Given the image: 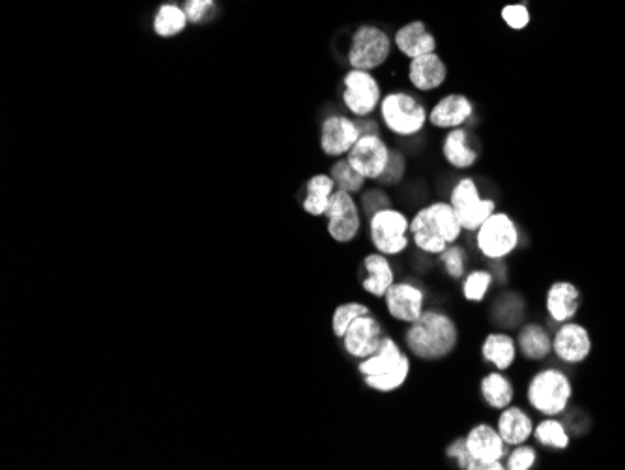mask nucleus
Returning <instances> with one entry per match:
<instances>
[{
  "instance_id": "nucleus-1",
  "label": "nucleus",
  "mask_w": 625,
  "mask_h": 470,
  "mask_svg": "<svg viewBox=\"0 0 625 470\" xmlns=\"http://www.w3.org/2000/svg\"><path fill=\"white\" fill-rule=\"evenodd\" d=\"M401 339L412 360L438 364L457 353L461 345V328L446 309L431 306L423 311L416 323L405 326Z\"/></svg>"
},
{
  "instance_id": "nucleus-2",
  "label": "nucleus",
  "mask_w": 625,
  "mask_h": 470,
  "mask_svg": "<svg viewBox=\"0 0 625 470\" xmlns=\"http://www.w3.org/2000/svg\"><path fill=\"white\" fill-rule=\"evenodd\" d=\"M465 235L450 201H433L420 206L410 216L412 246L427 257H438L451 244Z\"/></svg>"
},
{
  "instance_id": "nucleus-3",
  "label": "nucleus",
  "mask_w": 625,
  "mask_h": 470,
  "mask_svg": "<svg viewBox=\"0 0 625 470\" xmlns=\"http://www.w3.org/2000/svg\"><path fill=\"white\" fill-rule=\"evenodd\" d=\"M356 371L362 377L365 388L375 394L390 396L399 392L412 375V356L403 343L386 334L377 353L356 362Z\"/></svg>"
},
{
  "instance_id": "nucleus-4",
  "label": "nucleus",
  "mask_w": 625,
  "mask_h": 470,
  "mask_svg": "<svg viewBox=\"0 0 625 470\" xmlns=\"http://www.w3.org/2000/svg\"><path fill=\"white\" fill-rule=\"evenodd\" d=\"M378 117L384 130L401 139L418 137L429 126L427 105L416 94L403 89L384 94L378 107Z\"/></svg>"
},
{
  "instance_id": "nucleus-5",
  "label": "nucleus",
  "mask_w": 625,
  "mask_h": 470,
  "mask_svg": "<svg viewBox=\"0 0 625 470\" xmlns=\"http://www.w3.org/2000/svg\"><path fill=\"white\" fill-rule=\"evenodd\" d=\"M526 403L532 411L541 416H562L566 414L573 399V382L566 371L560 368L538 369L526 382Z\"/></svg>"
},
{
  "instance_id": "nucleus-6",
  "label": "nucleus",
  "mask_w": 625,
  "mask_h": 470,
  "mask_svg": "<svg viewBox=\"0 0 625 470\" xmlns=\"http://www.w3.org/2000/svg\"><path fill=\"white\" fill-rule=\"evenodd\" d=\"M365 229L371 248L392 259L405 255L412 246L410 216L397 206H386L369 216L365 220Z\"/></svg>"
},
{
  "instance_id": "nucleus-7",
  "label": "nucleus",
  "mask_w": 625,
  "mask_h": 470,
  "mask_svg": "<svg viewBox=\"0 0 625 470\" xmlns=\"http://www.w3.org/2000/svg\"><path fill=\"white\" fill-rule=\"evenodd\" d=\"M474 246L489 263H504L521 246L517 221L504 210H496L474 233Z\"/></svg>"
},
{
  "instance_id": "nucleus-8",
  "label": "nucleus",
  "mask_w": 625,
  "mask_h": 470,
  "mask_svg": "<svg viewBox=\"0 0 625 470\" xmlns=\"http://www.w3.org/2000/svg\"><path fill=\"white\" fill-rule=\"evenodd\" d=\"M393 40L378 25H360L350 34L347 64L354 70L377 72L392 59Z\"/></svg>"
},
{
  "instance_id": "nucleus-9",
  "label": "nucleus",
  "mask_w": 625,
  "mask_h": 470,
  "mask_svg": "<svg viewBox=\"0 0 625 470\" xmlns=\"http://www.w3.org/2000/svg\"><path fill=\"white\" fill-rule=\"evenodd\" d=\"M448 201L453 212L457 214V220L461 223L463 231L470 235H474L480 229L481 223L498 210L495 199L485 197L481 193L478 180L470 175L455 180Z\"/></svg>"
},
{
  "instance_id": "nucleus-10",
  "label": "nucleus",
  "mask_w": 625,
  "mask_h": 470,
  "mask_svg": "<svg viewBox=\"0 0 625 470\" xmlns=\"http://www.w3.org/2000/svg\"><path fill=\"white\" fill-rule=\"evenodd\" d=\"M326 233L341 244L349 246L356 242L365 227V216L358 203V197L349 191L335 190L330 208L326 212Z\"/></svg>"
},
{
  "instance_id": "nucleus-11",
  "label": "nucleus",
  "mask_w": 625,
  "mask_h": 470,
  "mask_svg": "<svg viewBox=\"0 0 625 470\" xmlns=\"http://www.w3.org/2000/svg\"><path fill=\"white\" fill-rule=\"evenodd\" d=\"M382 98H384V92L373 72L350 68L349 72L343 75L341 102L349 111L350 117H373L375 113H378Z\"/></svg>"
},
{
  "instance_id": "nucleus-12",
  "label": "nucleus",
  "mask_w": 625,
  "mask_h": 470,
  "mask_svg": "<svg viewBox=\"0 0 625 470\" xmlns=\"http://www.w3.org/2000/svg\"><path fill=\"white\" fill-rule=\"evenodd\" d=\"M382 306L393 323H416L427 309V291L412 280H397L382 298Z\"/></svg>"
},
{
  "instance_id": "nucleus-13",
  "label": "nucleus",
  "mask_w": 625,
  "mask_h": 470,
  "mask_svg": "<svg viewBox=\"0 0 625 470\" xmlns=\"http://www.w3.org/2000/svg\"><path fill=\"white\" fill-rule=\"evenodd\" d=\"M392 148L382 133H362L345 158L367 182H378L390 163Z\"/></svg>"
},
{
  "instance_id": "nucleus-14",
  "label": "nucleus",
  "mask_w": 625,
  "mask_h": 470,
  "mask_svg": "<svg viewBox=\"0 0 625 470\" xmlns=\"http://www.w3.org/2000/svg\"><path fill=\"white\" fill-rule=\"evenodd\" d=\"M358 120L343 113H330L322 118L319 130V145L324 156L337 160L345 158L350 148L360 139Z\"/></svg>"
},
{
  "instance_id": "nucleus-15",
  "label": "nucleus",
  "mask_w": 625,
  "mask_h": 470,
  "mask_svg": "<svg viewBox=\"0 0 625 470\" xmlns=\"http://www.w3.org/2000/svg\"><path fill=\"white\" fill-rule=\"evenodd\" d=\"M386 328L384 323L373 313H367L358 317L354 323L350 324L347 332L343 334L341 349L349 356L350 360L360 362L367 356L377 353L382 339L386 338Z\"/></svg>"
},
{
  "instance_id": "nucleus-16",
  "label": "nucleus",
  "mask_w": 625,
  "mask_h": 470,
  "mask_svg": "<svg viewBox=\"0 0 625 470\" xmlns=\"http://www.w3.org/2000/svg\"><path fill=\"white\" fill-rule=\"evenodd\" d=\"M465 444L470 456L491 470H506L504 459L509 446L500 437L498 429L489 422H478L465 433Z\"/></svg>"
},
{
  "instance_id": "nucleus-17",
  "label": "nucleus",
  "mask_w": 625,
  "mask_h": 470,
  "mask_svg": "<svg viewBox=\"0 0 625 470\" xmlns=\"http://www.w3.org/2000/svg\"><path fill=\"white\" fill-rule=\"evenodd\" d=\"M594 349V341L584 324L577 321L558 324L553 334V356L567 366L586 362Z\"/></svg>"
},
{
  "instance_id": "nucleus-18",
  "label": "nucleus",
  "mask_w": 625,
  "mask_h": 470,
  "mask_svg": "<svg viewBox=\"0 0 625 470\" xmlns=\"http://www.w3.org/2000/svg\"><path fill=\"white\" fill-rule=\"evenodd\" d=\"M395 281L397 270L392 257L375 250L365 253L360 265V287L367 296L382 300Z\"/></svg>"
},
{
  "instance_id": "nucleus-19",
  "label": "nucleus",
  "mask_w": 625,
  "mask_h": 470,
  "mask_svg": "<svg viewBox=\"0 0 625 470\" xmlns=\"http://www.w3.org/2000/svg\"><path fill=\"white\" fill-rule=\"evenodd\" d=\"M476 113L474 102L463 94V92H450L444 94L440 100L433 103L429 109V124L437 130H453V128H463L472 120Z\"/></svg>"
},
{
  "instance_id": "nucleus-20",
  "label": "nucleus",
  "mask_w": 625,
  "mask_h": 470,
  "mask_svg": "<svg viewBox=\"0 0 625 470\" xmlns=\"http://www.w3.org/2000/svg\"><path fill=\"white\" fill-rule=\"evenodd\" d=\"M582 308L581 289L573 281H554L545 293V313L554 324L575 321Z\"/></svg>"
},
{
  "instance_id": "nucleus-21",
  "label": "nucleus",
  "mask_w": 625,
  "mask_h": 470,
  "mask_svg": "<svg viewBox=\"0 0 625 470\" xmlns=\"http://www.w3.org/2000/svg\"><path fill=\"white\" fill-rule=\"evenodd\" d=\"M448 75H450L448 64L438 55L437 51L416 57V59L408 62V83L412 89L416 92H422V94L442 89L448 81Z\"/></svg>"
},
{
  "instance_id": "nucleus-22",
  "label": "nucleus",
  "mask_w": 625,
  "mask_h": 470,
  "mask_svg": "<svg viewBox=\"0 0 625 470\" xmlns=\"http://www.w3.org/2000/svg\"><path fill=\"white\" fill-rule=\"evenodd\" d=\"M515 339L519 356L530 364L545 362L553 354V334L545 324L538 321L521 324L517 328Z\"/></svg>"
},
{
  "instance_id": "nucleus-23",
  "label": "nucleus",
  "mask_w": 625,
  "mask_h": 470,
  "mask_svg": "<svg viewBox=\"0 0 625 470\" xmlns=\"http://www.w3.org/2000/svg\"><path fill=\"white\" fill-rule=\"evenodd\" d=\"M480 353L487 366L498 371H506V373L509 369L515 368L519 360L517 339L511 336L508 330L489 332L485 338L481 339Z\"/></svg>"
},
{
  "instance_id": "nucleus-24",
  "label": "nucleus",
  "mask_w": 625,
  "mask_h": 470,
  "mask_svg": "<svg viewBox=\"0 0 625 470\" xmlns=\"http://www.w3.org/2000/svg\"><path fill=\"white\" fill-rule=\"evenodd\" d=\"M393 47L408 60L422 57L427 53H435L437 51V38L431 30L427 29V25L416 19L410 21L407 25H403L401 29H397L393 36Z\"/></svg>"
},
{
  "instance_id": "nucleus-25",
  "label": "nucleus",
  "mask_w": 625,
  "mask_h": 470,
  "mask_svg": "<svg viewBox=\"0 0 625 470\" xmlns=\"http://www.w3.org/2000/svg\"><path fill=\"white\" fill-rule=\"evenodd\" d=\"M440 152H442L444 162L455 171H470L472 167H476V163L480 162V152L476 150V147H472L470 132L465 126L446 132L440 145Z\"/></svg>"
},
{
  "instance_id": "nucleus-26",
  "label": "nucleus",
  "mask_w": 625,
  "mask_h": 470,
  "mask_svg": "<svg viewBox=\"0 0 625 470\" xmlns=\"http://www.w3.org/2000/svg\"><path fill=\"white\" fill-rule=\"evenodd\" d=\"M496 429L509 448L532 441L536 422L532 414L521 405H509L496 416Z\"/></svg>"
},
{
  "instance_id": "nucleus-27",
  "label": "nucleus",
  "mask_w": 625,
  "mask_h": 470,
  "mask_svg": "<svg viewBox=\"0 0 625 470\" xmlns=\"http://www.w3.org/2000/svg\"><path fill=\"white\" fill-rule=\"evenodd\" d=\"M480 397L489 411L500 412L515 403L517 390L506 371L493 369L481 377Z\"/></svg>"
},
{
  "instance_id": "nucleus-28",
  "label": "nucleus",
  "mask_w": 625,
  "mask_h": 470,
  "mask_svg": "<svg viewBox=\"0 0 625 470\" xmlns=\"http://www.w3.org/2000/svg\"><path fill=\"white\" fill-rule=\"evenodd\" d=\"M337 188H335L334 178L330 177V173H317L313 177H309L304 184L302 191V201L300 205L304 208L307 216L311 218H324L332 197Z\"/></svg>"
},
{
  "instance_id": "nucleus-29",
  "label": "nucleus",
  "mask_w": 625,
  "mask_h": 470,
  "mask_svg": "<svg viewBox=\"0 0 625 470\" xmlns=\"http://www.w3.org/2000/svg\"><path fill=\"white\" fill-rule=\"evenodd\" d=\"M532 439L541 448L554 452H566L571 446V433L558 416H543L534 427Z\"/></svg>"
},
{
  "instance_id": "nucleus-30",
  "label": "nucleus",
  "mask_w": 625,
  "mask_h": 470,
  "mask_svg": "<svg viewBox=\"0 0 625 470\" xmlns=\"http://www.w3.org/2000/svg\"><path fill=\"white\" fill-rule=\"evenodd\" d=\"M188 15L184 12L182 6H178L175 2H165L156 10L154 19H152V29L156 32V36L160 38H176L178 34H182L188 27Z\"/></svg>"
},
{
  "instance_id": "nucleus-31",
  "label": "nucleus",
  "mask_w": 625,
  "mask_h": 470,
  "mask_svg": "<svg viewBox=\"0 0 625 470\" xmlns=\"http://www.w3.org/2000/svg\"><path fill=\"white\" fill-rule=\"evenodd\" d=\"M496 276L491 268H470L461 280V294L468 304H483L495 287Z\"/></svg>"
},
{
  "instance_id": "nucleus-32",
  "label": "nucleus",
  "mask_w": 625,
  "mask_h": 470,
  "mask_svg": "<svg viewBox=\"0 0 625 470\" xmlns=\"http://www.w3.org/2000/svg\"><path fill=\"white\" fill-rule=\"evenodd\" d=\"M435 259L448 280L461 281L465 278L468 265H470V255L461 242L451 244Z\"/></svg>"
},
{
  "instance_id": "nucleus-33",
  "label": "nucleus",
  "mask_w": 625,
  "mask_h": 470,
  "mask_svg": "<svg viewBox=\"0 0 625 470\" xmlns=\"http://www.w3.org/2000/svg\"><path fill=\"white\" fill-rule=\"evenodd\" d=\"M330 177L334 178L335 188L337 190L349 191L352 195H360L365 190V186L369 184L352 165L347 158H337L330 165Z\"/></svg>"
},
{
  "instance_id": "nucleus-34",
  "label": "nucleus",
  "mask_w": 625,
  "mask_h": 470,
  "mask_svg": "<svg viewBox=\"0 0 625 470\" xmlns=\"http://www.w3.org/2000/svg\"><path fill=\"white\" fill-rule=\"evenodd\" d=\"M373 313V308L369 304H365L362 300H349L343 302L334 309L332 313V334L335 339L343 338V334L347 332L350 324L354 323L358 317Z\"/></svg>"
},
{
  "instance_id": "nucleus-35",
  "label": "nucleus",
  "mask_w": 625,
  "mask_h": 470,
  "mask_svg": "<svg viewBox=\"0 0 625 470\" xmlns=\"http://www.w3.org/2000/svg\"><path fill=\"white\" fill-rule=\"evenodd\" d=\"M539 452L530 442L517 444L509 448L508 456L504 459L506 470H532L538 467Z\"/></svg>"
},
{
  "instance_id": "nucleus-36",
  "label": "nucleus",
  "mask_w": 625,
  "mask_h": 470,
  "mask_svg": "<svg viewBox=\"0 0 625 470\" xmlns=\"http://www.w3.org/2000/svg\"><path fill=\"white\" fill-rule=\"evenodd\" d=\"M358 203H360V208H362V212H364L365 220H367L369 216H373L378 210L393 205L390 191H388V188L380 186V184L365 186V190L358 195Z\"/></svg>"
},
{
  "instance_id": "nucleus-37",
  "label": "nucleus",
  "mask_w": 625,
  "mask_h": 470,
  "mask_svg": "<svg viewBox=\"0 0 625 470\" xmlns=\"http://www.w3.org/2000/svg\"><path fill=\"white\" fill-rule=\"evenodd\" d=\"M444 456H446V459L453 461L455 467L459 470H491L487 465H483V463L476 461L474 457L470 456V452H468L465 444V435L455 437L453 441L448 442L446 448H444Z\"/></svg>"
},
{
  "instance_id": "nucleus-38",
  "label": "nucleus",
  "mask_w": 625,
  "mask_h": 470,
  "mask_svg": "<svg viewBox=\"0 0 625 470\" xmlns=\"http://www.w3.org/2000/svg\"><path fill=\"white\" fill-rule=\"evenodd\" d=\"M408 173V160L407 154L401 150V148H392V156H390V163L384 171L382 178L375 182L380 184L384 188H393V186H399Z\"/></svg>"
},
{
  "instance_id": "nucleus-39",
  "label": "nucleus",
  "mask_w": 625,
  "mask_h": 470,
  "mask_svg": "<svg viewBox=\"0 0 625 470\" xmlns=\"http://www.w3.org/2000/svg\"><path fill=\"white\" fill-rule=\"evenodd\" d=\"M502 21L508 25L511 30H524L530 21H532V15L528 10V4L526 2H515V4H508L502 8Z\"/></svg>"
},
{
  "instance_id": "nucleus-40",
  "label": "nucleus",
  "mask_w": 625,
  "mask_h": 470,
  "mask_svg": "<svg viewBox=\"0 0 625 470\" xmlns=\"http://www.w3.org/2000/svg\"><path fill=\"white\" fill-rule=\"evenodd\" d=\"M182 8L191 25H203L216 14V0H184Z\"/></svg>"
}]
</instances>
